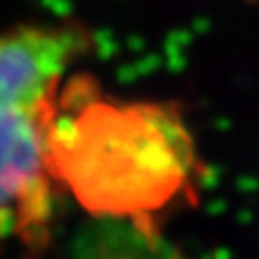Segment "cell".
I'll return each mask as SVG.
<instances>
[{"label": "cell", "mask_w": 259, "mask_h": 259, "mask_svg": "<svg viewBox=\"0 0 259 259\" xmlns=\"http://www.w3.org/2000/svg\"><path fill=\"white\" fill-rule=\"evenodd\" d=\"M84 100L56 119L52 175L89 209L145 214L188 186L192 145L171 108Z\"/></svg>", "instance_id": "cell-1"}, {"label": "cell", "mask_w": 259, "mask_h": 259, "mask_svg": "<svg viewBox=\"0 0 259 259\" xmlns=\"http://www.w3.org/2000/svg\"><path fill=\"white\" fill-rule=\"evenodd\" d=\"M84 52L69 24H20L0 32V238L32 240L50 214L52 136L61 87Z\"/></svg>", "instance_id": "cell-2"}]
</instances>
